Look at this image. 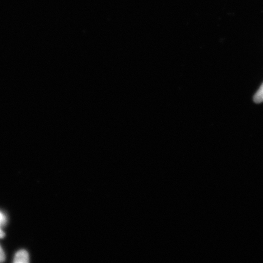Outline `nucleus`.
Here are the masks:
<instances>
[{
  "label": "nucleus",
  "mask_w": 263,
  "mask_h": 263,
  "mask_svg": "<svg viewBox=\"0 0 263 263\" xmlns=\"http://www.w3.org/2000/svg\"><path fill=\"white\" fill-rule=\"evenodd\" d=\"M29 261V255L25 250H21L16 253L14 259L15 263H27Z\"/></svg>",
  "instance_id": "nucleus-1"
},
{
  "label": "nucleus",
  "mask_w": 263,
  "mask_h": 263,
  "mask_svg": "<svg viewBox=\"0 0 263 263\" xmlns=\"http://www.w3.org/2000/svg\"><path fill=\"white\" fill-rule=\"evenodd\" d=\"M254 100L256 103H261L263 102V84L255 95Z\"/></svg>",
  "instance_id": "nucleus-2"
},
{
  "label": "nucleus",
  "mask_w": 263,
  "mask_h": 263,
  "mask_svg": "<svg viewBox=\"0 0 263 263\" xmlns=\"http://www.w3.org/2000/svg\"><path fill=\"white\" fill-rule=\"evenodd\" d=\"M6 223V218L2 212H0V228L4 226Z\"/></svg>",
  "instance_id": "nucleus-3"
},
{
  "label": "nucleus",
  "mask_w": 263,
  "mask_h": 263,
  "mask_svg": "<svg viewBox=\"0 0 263 263\" xmlns=\"http://www.w3.org/2000/svg\"><path fill=\"white\" fill-rule=\"evenodd\" d=\"M5 260V254L4 251L0 246V262H2Z\"/></svg>",
  "instance_id": "nucleus-4"
},
{
  "label": "nucleus",
  "mask_w": 263,
  "mask_h": 263,
  "mask_svg": "<svg viewBox=\"0 0 263 263\" xmlns=\"http://www.w3.org/2000/svg\"><path fill=\"white\" fill-rule=\"evenodd\" d=\"M5 236V233L3 231L1 228H0V238H4Z\"/></svg>",
  "instance_id": "nucleus-5"
}]
</instances>
